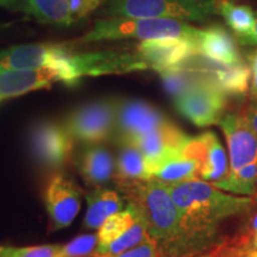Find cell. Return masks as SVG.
<instances>
[{"mask_svg":"<svg viewBox=\"0 0 257 257\" xmlns=\"http://www.w3.org/2000/svg\"><path fill=\"white\" fill-rule=\"evenodd\" d=\"M24 12L44 24L67 27L75 21L68 0H27Z\"/></svg>","mask_w":257,"mask_h":257,"instance_id":"603a6c76","label":"cell"},{"mask_svg":"<svg viewBox=\"0 0 257 257\" xmlns=\"http://www.w3.org/2000/svg\"><path fill=\"white\" fill-rule=\"evenodd\" d=\"M137 216V207L128 202V206L126 210L119 211L117 212V213L112 214L111 217H108L107 219L104 221V224L98 229V233H96V236H98V246H96V251L105 248L108 244L117 239L125 230H127L128 227L133 225Z\"/></svg>","mask_w":257,"mask_h":257,"instance_id":"484cf974","label":"cell"},{"mask_svg":"<svg viewBox=\"0 0 257 257\" xmlns=\"http://www.w3.org/2000/svg\"><path fill=\"white\" fill-rule=\"evenodd\" d=\"M148 238H150V234L148 232L147 225L144 223L140 211H138V216L133 225L107 246L98 250L96 253H119L126 251L128 249L140 245Z\"/></svg>","mask_w":257,"mask_h":257,"instance_id":"4316f807","label":"cell"},{"mask_svg":"<svg viewBox=\"0 0 257 257\" xmlns=\"http://www.w3.org/2000/svg\"><path fill=\"white\" fill-rule=\"evenodd\" d=\"M117 101L111 99L89 101L70 112L63 126L83 144H98L114 135Z\"/></svg>","mask_w":257,"mask_h":257,"instance_id":"8992f818","label":"cell"},{"mask_svg":"<svg viewBox=\"0 0 257 257\" xmlns=\"http://www.w3.org/2000/svg\"><path fill=\"white\" fill-rule=\"evenodd\" d=\"M86 257H94V253H93V255H91V256H86Z\"/></svg>","mask_w":257,"mask_h":257,"instance_id":"60d3db41","label":"cell"},{"mask_svg":"<svg viewBox=\"0 0 257 257\" xmlns=\"http://www.w3.org/2000/svg\"><path fill=\"white\" fill-rule=\"evenodd\" d=\"M257 180V160L233 173H227L219 181L213 182L216 187L236 195L253 197Z\"/></svg>","mask_w":257,"mask_h":257,"instance_id":"cb8c5ba5","label":"cell"},{"mask_svg":"<svg viewBox=\"0 0 257 257\" xmlns=\"http://www.w3.org/2000/svg\"><path fill=\"white\" fill-rule=\"evenodd\" d=\"M94 257H160L159 249L152 237L140 245L119 253H94Z\"/></svg>","mask_w":257,"mask_h":257,"instance_id":"4dcf8cb0","label":"cell"},{"mask_svg":"<svg viewBox=\"0 0 257 257\" xmlns=\"http://www.w3.org/2000/svg\"><path fill=\"white\" fill-rule=\"evenodd\" d=\"M218 11L223 16L229 27L240 37V40L246 42L251 36L255 15L248 6L234 5L229 0H220L218 4Z\"/></svg>","mask_w":257,"mask_h":257,"instance_id":"d4e9b609","label":"cell"},{"mask_svg":"<svg viewBox=\"0 0 257 257\" xmlns=\"http://www.w3.org/2000/svg\"><path fill=\"white\" fill-rule=\"evenodd\" d=\"M198 48L199 55L221 66H230L242 61L236 42L221 27H210L206 30H200Z\"/></svg>","mask_w":257,"mask_h":257,"instance_id":"d6986e66","label":"cell"},{"mask_svg":"<svg viewBox=\"0 0 257 257\" xmlns=\"http://www.w3.org/2000/svg\"><path fill=\"white\" fill-rule=\"evenodd\" d=\"M119 152L115 159V179L147 180L152 178L149 165L140 149L133 143H119Z\"/></svg>","mask_w":257,"mask_h":257,"instance_id":"7402d4cb","label":"cell"},{"mask_svg":"<svg viewBox=\"0 0 257 257\" xmlns=\"http://www.w3.org/2000/svg\"><path fill=\"white\" fill-rule=\"evenodd\" d=\"M250 70H251V81H250L251 100L257 101V51L250 56Z\"/></svg>","mask_w":257,"mask_h":257,"instance_id":"d6a6232c","label":"cell"},{"mask_svg":"<svg viewBox=\"0 0 257 257\" xmlns=\"http://www.w3.org/2000/svg\"><path fill=\"white\" fill-rule=\"evenodd\" d=\"M169 119L155 106L141 99L117 101L113 137L117 143L131 142L135 138L162 126Z\"/></svg>","mask_w":257,"mask_h":257,"instance_id":"9c48e42d","label":"cell"},{"mask_svg":"<svg viewBox=\"0 0 257 257\" xmlns=\"http://www.w3.org/2000/svg\"><path fill=\"white\" fill-rule=\"evenodd\" d=\"M179 113L197 126H211L219 123L226 106V95L206 75L187 91L174 98Z\"/></svg>","mask_w":257,"mask_h":257,"instance_id":"52a82bcc","label":"cell"},{"mask_svg":"<svg viewBox=\"0 0 257 257\" xmlns=\"http://www.w3.org/2000/svg\"><path fill=\"white\" fill-rule=\"evenodd\" d=\"M169 189L181 218L189 257L221 242L218 234L220 224L246 214L256 202L253 197L225 193L200 179L169 185Z\"/></svg>","mask_w":257,"mask_h":257,"instance_id":"6da1fadb","label":"cell"},{"mask_svg":"<svg viewBox=\"0 0 257 257\" xmlns=\"http://www.w3.org/2000/svg\"><path fill=\"white\" fill-rule=\"evenodd\" d=\"M188 138L189 136H187L181 128H179L169 120L162 126L135 138L128 143H133L135 147L140 149V152L146 157L150 169V167L162 160L168 154L181 149Z\"/></svg>","mask_w":257,"mask_h":257,"instance_id":"2e32d148","label":"cell"},{"mask_svg":"<svg viewBox=\"0 0 257 257\" xmlns=\"http://www.w3.org/2000/svg\"><path fill=\"white\" fill-rule=\"evenodd\" d=\"M238 257H257V249L246 246V248H244L242 251H240Z\"/></svg>","mask_w":257,"mask_h":257,"instance_id":"8d00e7d4","label":"cell"},{"mask_svg":"<svg viewBox=\"0 0 257 257\" xmlns=\"http://www.w3.org/2000/svg\"><path fill=\"white\" fill-rule=\"evenodd\" d=\"M250 126L257 134V101H252L251 105L242 113Z\"/></svg>","mask_w":257,"mask_h":257,"instance_id":"e575fe53","label":"cell"},{"mask_svg":"<svg viewBox=\"0 0 257 257\" xmlns=\"http://www.w3.org/2000/svg\"><path fill=\"white\" fill-rule=\"evenodd\" d=\"M200 30L172 18H107L95 22L92 30L81 38L82 43L118 40H197Z\"/></svg>","mask_w":257,"mask_h":257,"instance_id":"3957f363","label":"cell"},{"mask_svg":"<svg viewBox=\"0 0 257 257\" xmlns=\"http://www.w3.org/2000/svg\"><path fill=\"white\" fill-rule=\"evenodd\" d=\"M246 246V240L238 234L232 240H221L211 249L193 257H238L240 251Z\"/></svg>","mask_w":257,"mask_h":257,"instance_id":"f546056e","label":"cell"},{"mask_svg":"<svg viewBox=\"0 0 257 257\" xmlns=\"http://www.w3.org/2000/svg\"><path fill=\"white\" fill-rule=\"evenodd\" d=\"M184 149L197 162L200 180L213 184L229 173L226 153L219 138L212 131L189 137Z\"/></svg>","mask_w":257,"mask_h":257,"instance_id":"4fadbf2b","label":"cell"},{"mask_svg":"<svg viewBox=\"0 0 257 257\" xmlns=\"http://www.w3.org/2000/svg\"><path fill=\"white\" fill-rule=\"evenodd\" d=\"M184 147L168 154L150 167L152 178L168 185L199 179L197 162L185 152Z\"/></svg>","mask_w":257,"mask_h":257,"instance_id":"ffe728a7","label":"cell"},{"mask_svg":"<svg viewBox=\"0 0 257 257\" xmlns=\"http://www.w3.org/2000/svg\"><path fill=\"white\" fill-rule=\"evenodd\" d=\"M253 199L257 202V180H256V189H255V194H253Z\"/></svg>","mask_w":257,"mask_h":257,"instance_id":"ab89813d","label":"cell"},{"mask_svg":"<svg viewBox=\"0 0 257 257\" xmlns=\"http://www.w3.org/2000/svg\"><path fill=\"white\" fill-rule=\"evenodd\" d=\"M219 0H108L110 18H172L201 22L217 14Z\"/></svg>","mask_w":257,"mask_h":257,"instance_id":"277c9868","label":"cell"},{"mask_svg":"<svg viewBox=\"0 0 257 257\" xmlns=\"http://www.w3.org/2000/svg\"><path fill=\"white\" fill-rule=\"evenodd\" d=\"M25 3H27V0H0V8L24 12Z\"/></svg>","mask_w":257,"mask_h":257,"instance_id":"d590c367","label":"cell"},{"mask_svg":"<svg viewBox=\"0 0 257 257\" xmlns=\"http://www.w3.org/2000/svg\"><path fill=\"white\" fill-rule=\"evenodd\" d=\"M98 236L96 234H80L69 243L61 246L56 257H86L96 251Z\"/></svg>","mask_w":257,"mask_h":257,"instance_id":"83f0119b","label":"cell"},{"mask_svg":"<svg viewBox=\"0 0 257 257\" xmlns=\"http://www.w3.org/2000/svg\"><path fill=\"white\" fill-rule=\"evenodd\" d=\"M246 43L257 44V18L255 19V24H253V29H252L251 36L249 37V40L246 41Z\"/></svg>","mask_w":257,"mask_h":257,"instance_id":"f35d334b","label":"cell"},{"mask_svg":"<svg viewBox=\"0 0 257 257\" xmlns=\"http://www.w3.org/2000/svg\"><path fill=\"white\" fill-rule=\"evenodd\" d=\"M70 11L75 19L87 17L94 10L101 6L108 0H68Z\"/></svg>","mask_w":257,"mask_h":257,"instance_id":"1f68e13d","label":"cell"},{"mask_svg":"<svg viewBox=\"0 0 257 257\" xmlns=\"http://www.w3.org/2000/svg\"><path fill=\"white\" fill-rule=\"evenodd\" d=\"M61 244H46L35 246L0 245V257H56Z\"/></svg>","mask_w":257,"mask_h":257,"instance_id":"f1b7e54d","label":"cell"},{"mask_svg":"<svg viewBox=\"0 0 257 257\" xmlns=\"http://www.w3.org/2000/svg\"><path fill=\"white\" fill-rule=\"evenodd\" d=\"M115 186L140 211L160 257H189L181 218L168 184L155 178L115 179Z\"/></svg>","mask_w":257,"mask_h":257,"instance_id":"7a4b0ae2","label":"cell"},{"mask_svg":"<svg viewBox=\"0 0 257 257\" xmlns=\"http://www.w3.org/2000/svg\"><path fill=\"white\" fill-rule=\"evenodd\" d=\"M87 211H86L83 225L89 230H96L104 221L123 208L124 200L118 192L108 188L98 187L86 197Z\"/></svg>","mask_w":257,"mask_h":257,"instance_id":"44dd1931","label":"cell"},{"mask_svg":"<svg viewBox=\"0 0 257 257\" xmlns=\"http://www.w3.org/2000/svg\"><path fill=\"white\" fill-rule=\"evenodd\" d=\"M63 82L62 72L54 68L6 69L0 70V98L3 100L27 94L42 88H49L54 83Z\"/></svg>","mask_w":257,"mask_h":257,"instance_id":"9a60e30c","label":"cell"},{"mask_svg":"<svg viewBox=\"0 0 257 257\" xmlns=\"http://www.w3.org/2000/svg\"><path fill=\"white\" fill-rule=\"evenodd\" d=\"M246 236V234H245ZM248 246L249 248L257 249V231L248 234Z\"/></svg>","mask_w":257,"mask_h":257,"instance_id":"74e56055","label":"cell"},{"mask_svg":"<svg viewBox=\"0 0 257 257\" xmlns=\"http://www.w3.org/2000/svg\"><path fill=\"white\" fill-rule=\"evenodd\" d=\"M136 54L148 66L157 73L175 68L199 55L197 40L188 38H160L142 41L136 48Z\"/></svg>","mask_w":257,"mask_h":257,"instance_id":"30bf717a","label":"cell"},{"mask_svg":"<svg viewBox=\"0 0 257 257\" xmlns=\"http://www.w3.org/2000/svg\"><path fill=\"white\" fill-rule=\"evenodd\" d=\"M199 68L219 87L225 95L243 96L248 93L251 81V70L243 61L221 66V64L197 61Z\"/></svg>","mask_w":257,"mask_h":257,"instance_id":"e0dca14e","label":"cell"},{"mask_svg":"<svg viewBox=\"0 0 257 257\" xmlns=\"http://www.w3.org/2000/svg\"><path fill=\"white\" fill-rule=\"evenodd\" d=\"M81 191L66 175L51 176L44 193V202L50 217V231L69 226L78 216L81 206Z\"/></svg>","mask_w":257,"mask_h":257,"instance_id":"8fae6325","label":"cell"},{"mask_svg":"<svg viewBox=\"0 0 257 257\" xmlns=\"http://www.w3.org/2000/svg\"><path fill=\"white\" fill-rule=\"evenodd\" d=\"M79 170L86 185L100 187L114 176L115 160L100 143L86 144L79 157Z\"/></svg>","mask_w":257,"mask_h":257,"instance_id":"ac0fdd59","label":"cell"},{"mask_svg":"<svg viewBox=\"0 0 257 257\" xmlns=\"http://www.w3.org/2000/svg\"><path fill=\"white\" fill-rule=\"evenodd\" d=\"M74 54L63 44L35 43L10 47L0 51V70L54 68L62 72L64 83H78L73 73Z\"/></svg>","mask_w":257,"mask_h":257,"instance_id":"5b68a950","label":"cell"},{"mask_svg":"<svg viewBox=\"0 0 257 257\" xmlns=\"http://www.w3.org/2000/svg\"><path fill=\"white\" fill-rule=\"evenodd\" d=\"M74 140L63 125L42 120L32 126L30 149L38 165L48 169L62 168L73 154Z\"/></svg>","mask_w":257,"mask_h":257,"instance_id":"ba28073f","label":"cell"},{"mask_svg":"<svg viewBox=\"0 0 257 257\" xmlns=\"http://www.w3.org/2000/svg\"><path fill=\"white\" fill-rule=\"evenodd\" d=\"M246 214H248V219H246L245 225H244L242 234L248 236V234L257 231V202H255L253 207Z\"/></svg>","mask_w":257,"mask_h":257,"instance_id":"836d02e7","label":"cell"},{"mask_svg":"<svg viewBox=\"0 0 257 257\" xmlns=\"http://www.w3.org/2000/svg\"><path fill=\"white\" fill-rule=\"evenodd\" d=\"M146 69H148V66L136 53L95 51L74 54L73 57V72L78 81L85 76L125 74Z\"/></svg>","mask_w":257,"mask_h":257,"instance_id":"7c38bea8","label":"cell"},{"mask_svg":"<svg viewBox=\"0 0 257 257\" xmlns=\"http://www.w3.org/2000/svg\"><path fill=\"white\" fill-rule=\"evenodd\" d=\"M218 124L229 148V173L257 160V134L242 113L224 114Z\"/></svg>","mask_w":257,"mask_h":257,"instance_id":"5bb4252c","label":"cell"},{"mask_svg":"<svg viewBox=\"0 0 257 257\" xmlns=\"http://www.w3.org/2000/svg\"><path fill=\"white\" fill-rule=\"evenodd\" d=\"M2 101H3V99H2V98H0V104H2Z\"/></svg>","mask_w":257,"mask_h":257,"instance_id":"b9f144b4","label":"cell"}]
</instances>
